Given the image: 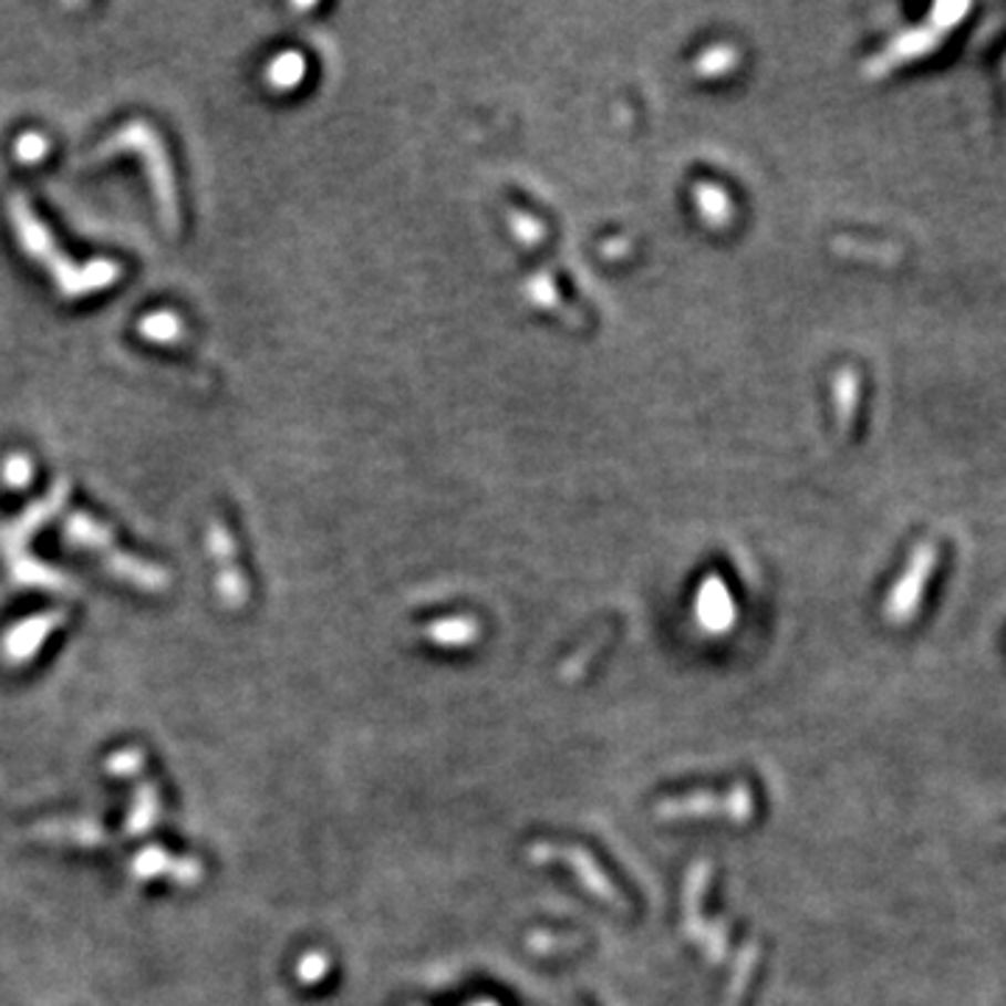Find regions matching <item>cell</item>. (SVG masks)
<instances>
[{
	"instance_id": "cell-1",
	"label": "cell",
	"mask_w": 1006,
	"mask_h": 1006,
	"mask_svg": "<svg viewBox=\"0 0 1006 1006\" xmlns=\"http://www.w3.org/2000/svg\"><path fill=\"white\" fill-rule=\"evenodd\" d=\"M660 817H711V813H722L730 819H747L753 813V797L744 786L733 789L727 797H713V795H694L683 797V800H665L657 808Z\"/></svg>"
},
{
	"instance_id": "cell-2",
	"label": "cell",
	"mask_w": 1006,
	"mask_h": 1006,
	"mask_svg": "<svg viewBox=\"0 0 1006 1006\" xmlns=\"http://www.w3.org/2000/svg\"><path fill=\"white\" fill-rule=\"evenodd\" d=\"M531 855H535V859H540V861H566V864H571L573 870H577L579 881H582L584 886L590 889V892L599 894L601 901L612 903V906H619V909L626 906V903L619 898V892H615V886H612V883L606 881L604 872H601L599 867H595V861L590 859L588 853H582V850L535 848V853H531Z\"/></svg>"
}]
</instances>
